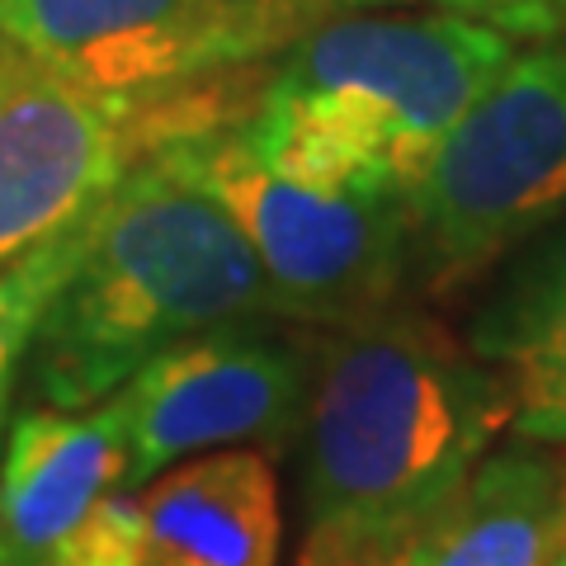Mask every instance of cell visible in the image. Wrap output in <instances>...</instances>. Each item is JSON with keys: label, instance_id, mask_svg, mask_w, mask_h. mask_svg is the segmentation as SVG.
Listing matches in <instances>:
<instances>
[{"label": "cell", "instance_id": "cell-1", "mask_svg": "<svg viewBox=\"0 0 566 566\" xmlns=\"http://www.w3.org/2000/svg\"><path fill=\"white\" fill-rule=\"evenodd\" d=\"M515 401L472 345L424 312L382 307L316 340L297 566H374L482 468Z\"/></svg>", "mask_w": 566, "mask_h": 566}, {"label": "cell", "instance_id": "cell-2", "mask_svg": "<svg viewBox=\"0 0 566 566\" xmlns=\"http://www.w3.org/2000/svg\"><path fill=\"white\" fill-rule=\"evenodd\" d=\"M270 316L251 241L166 137L99 199L91 241L33 335L24 378L52 411H91L156 354Z\"/></svg>", "mask_w": 566, "mask_h": 566}, {"label": "cell", "instance_id": "cell-3", "mask_svg": "<svg viewBox=\"0 0 566 566\" xmlns=\"http://www.w3.org/2000/svg\"><path fill=\"white\" fill-rule=\"evenodd\" d=\"M515 52L501 29L449 10L335 14L279 52L237 133L293 180L416 185Z\"/></svg>", "mask_w": 566, "mask_h": 566}, {"label": "cell", "instance_id": "cell-4", "mask_svg": "<svg viewBox=\"0 0 566 566\" xmlns=\"http://www.w3.org/2000/svg\"><path fill=\"white\" fill-rule=\"evenodd\" d=\"M170 147L251 241L274 316L349 326L392 307L397 283L411 270V185L293 180L245 147L237 123L175 133Z\"/></svg>", "mask_w": 566, "mask_h": 566}, {"label": "cell", "instance_id": "cell-5", "mask_svg": "<svg viewBox=\"0 0 566 566\" xmlns=\"http://www.w3.org/2000/svg\"><path fill=\"white\" fill-rule=\"evenodd\" d=\"M566 208V33L515 52L411 185V264L458 283Z\"/></svg>", "mask_w": 566, "mask_h": 566}, {"label": "cell", "instance_id": "cell-6", "mask_svg": "<svg viewBox=\"0 0 566 566\" xmlns=\"http://www.w3.org/2000/svg\"><path fill=\"white\" fill-rule=\"evenodd\" d=\"M364 0H0V48L137 109H175L193 81L279 57Z\"/></svg>", "mask_w": 566, "mask_h": 566}, {"label": "cell", "instance_id": "cell-7", "mask_svg": "<svg viewBox=\"0 0 566 566\" xmlns=\"http://www.w3.org/2000/svg\"><path fill=\"white\" fill-rule=\"evenodd\" d=\"M316 345L264 322L222 326L142 364L114 392L128 434V486L208 453L274 449L303 424Z\"/></svg>", "mask_w": 566, "mask_h": 566}, {"label": "cell", "instance_id": "cell-8", "mask_svg": "<svg viewBox=\"0 0 566 566\" xmlns=\"http://www.w3.org/2000/svg\"><path fill=\"white\" fill-rule=\"evenodd\" d=\"M175 109L99 99L0 48V270L85 218L166 137L218 123Z\"/></svg>", "mask_w": 566, "mask_h": 566}, {"label": "cell", "instance_id": "cell-9", "mask_svg": "<svg viewBox=\"0 0 566 566\" xmlns=\"http://www.w3.org/2000/svg\"><path fill=\"white\" fill-rule=\"evenodd\" d=\"M128 486V434L118 401L91 411H24L0 453V538L43 562Z\"/></svg>", "mask_w": 566, "mask_h": 566}, {"label": "cell", "instance_id": "cell-10", "mask_svg": "<svg viewBox=\"0 0 566 566\" xmlns=\"http://www.w3.org/2000/svg\"><path fill=\"white\" fill-rule=\"evenodd\" d=\"M566 557V449H491L463 491L374 566H553Z\"/></svg>", "mask_w": 566, "mask_h": 566}, {"label": "cell", "instance_id": "cell-11", "mask_svg": "<svg viewBox=\"0 0 566 566\" xmlns=\"http://www.w3.org/2000/svg\"><path fill=\"white\" fill-rule=\"evenodd\" d=\"M137 495V566H279V482L260 449L189 458Z\"/></svg>", "mask_w": 566, "mask_h": 566}, {"label": "cell", "instance_id": "cell-12", "mask_svg": "<svg viewBox=\"0 0 566 566\" xmlns=\"http://www.w3.org/2000/svg\"><path fill=\"white\" fill-rule=\"evenodd\" d=\"M472 349L505 378L520 439L566 449V232L486 307Z\"/></svg>", "mask_w": 566, "mask_h": 566}, {"label": "cell", "instance_id": "cell-13", "mask_svg": "<svg viewBox=\"0 0 566 566\" xmlns=\"http://www.w3.org/2000/svg\"><path fill=\"white\" fill-rule=\"evenodd\" d=\"M99 208V203H95ZM95 208L76 218L57 232L52 241L33 245L29 255L0 270V453H6V434H10V406H14V387H20L24 368H29V349L39 335L43 316L52 307V297L62 293L66 274L76 270V260L91 241V222Z\"/></svg>", "mask_w": 566, "mask_h": 566}, {"label": "cell", "instance_id": "cell-14", "mask_svg": "<svg viewBox=\"0 0 566 566\" xmlns=\"http://www.w3.org/2000/svg\"><path fill=\"white\" fill-rule=\"evenodd\" d=\"M137 553H142V495L118 491L48 557V566H137Z\"/></svg>", "mask_w": 566, "mask_h": 566}, {"label": "cell", "instance_id": "cell-15", "mask_svg": "<svg viewBox=\"0 0 566 566\" xmlns=\"http://www.w3.org/2000/svg\"><path fill=\"white\" fill-rule=\"evenodd\" d=\"M430 10H449L476 20L486 29H501L505 39H562L566 33V0H416Z\"/></svg>", "mask_w": 566, "mask_h": 566}, {"label": "cell", "instance_id": "cell-16", "mask_svg": "<svg viewBox=\"0 0 566 566\" xmlns=\"http://www.w3.org/2000/svg\"><path fill=\"white\" fill-rule=\"evenodd\" d=\"M0 566H43V562H33V557H24L20 547H10L6 538H0Z\"/></svg>", "mask_w": 566, "mask_h": 566}, {"label": "cell", "instance_id": "cell-17", "mask_svg": "<svg viewBox=\"0 0 566 566\" xmlns=\"http://www.w3.org/2000/svg\"><path fill=\"white\" fill-rule=\"evenodd\" d=\"M553 566H566V557H557V562H553Z\"/></svg>", "mask_w": 566, "mask_h": 566}]
</instances>
